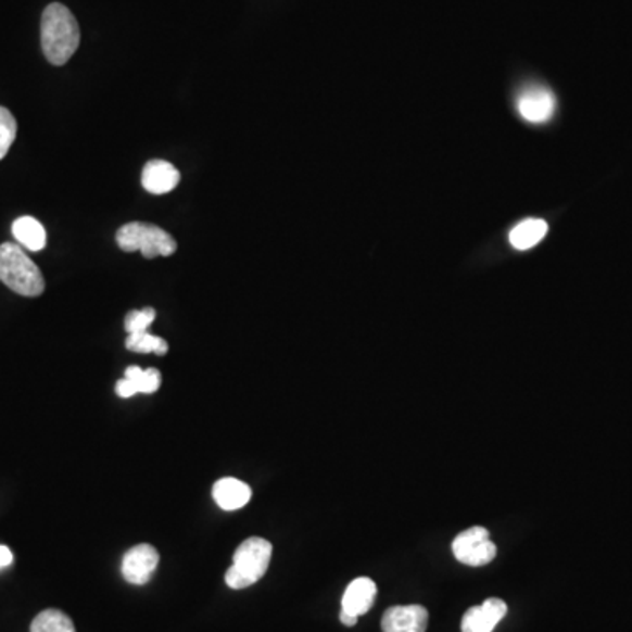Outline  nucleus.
<instances>
[{
	"mask_svg": "<svg viewBox=\"0 0 632 632\" xmlns=\"http://www.w3.org/2000/svg\"><path fill=\"white\" fill-rule=\"evenodd\" d=\"M81 34L79 25L64 4L48 5L41 20V45L51 65H64L78 50Z\"/></svg>",
	"mask_w": 632,
	"mask_h": 632,
	"instance_id": "f257e3e1",
	"label": "nucleus"
},
{
	"mask_svg": "<svg viewBox=\"0 0 632 632\" xmlns=\"http://www.w3.org/2000/svg\"><path fill=\"white\" fill-rule=\"evenodd\" d=\"M0 281L24 298H39L45 292V278L20 244L0 247Z\"/></svg>",
	"mask_w": 632,
	"mask_h": 632,
	"instance_id": "f03ea898",
	"label": "nucleus"
},
{
	"mask_svg": "<svg viewBox=\"0 0 632 632\" xmlns=\"http://www.w3.org/2000/svg\"><path fill=\"white\" fill-rule=\"evenodd\" d=\"M273 545L264 538H250L238 546L232 566L225 574V582L230 589L241 591L257 583L269 568Z\"/></svg>",
	"mask_w": 632,
	"mask_h": 632,
	"instance_id": "7ed1b4c3",
	"label": "nucleus"
},
{
	"mask_svg": "<svg viewBox=\"0 0 632 632\" xmlns=\"http://www.w3.org/2000/svg\"><path fill=\"white\" fill-rule=\"evenodd\" d=\"M119 250L127 253L141 252L144 258L170 257L176 252L175 239L156 225L132 222L116 232Z\"/></svg>",
	"mask_w": 632,
	"mask_h": 632,
	"instance_id": "20e7f679",
	"label": "nucleus"
},
{
	"mask_svg": "<svg viewBox=\"0 0 632 632\" xmlns=\"http://www.w3.org/2000/svg\"><path fill=\"white\" fill-rule=\"evenodd\" d=\"M452 552L458 563L472 566V568L486 566L497 555V548L492 543L485 527H472L468 531L460 532L452 543Z\"/></svg>",
	"mask_w": 632,
	"mask_h": 632,
	"instance_id": "39448f33",
	"label": "nucleus"
},
{
	"mask_svg": "<svg viewBox=\"0 0 632 632\" xmlns=\"http://www.w3.org/2000/svg\"><path fill=\"white\" fill-rule=\"evenodd\" d=\"M557 101L554 92L541 85L523 88L517 99L518 115L522 116L527 124L541 125L551 122Z\"/></svg>",
	"mask_w": 632,
	"mask_h": 632,
	"instance_id": "423d86ee",
	"label": "nucleus"
},
{
	"mask_svg": "<svg viewBox=\"0 0 632 632\" xmlns=\"http://www.w3.org/2000/svg\"><path fill=\"white\" fill-rule=\"evenodd\" d=\"M161 555L152 545H136L122 560V574L132 585H147L156 571Z\"/></svg>",
	"mask_w": 632,
	"mask_h": 632,
	"instance_id": "0eeeda50",
	"label": "nucleus"
},
{
	"mask_svg": "<svg viewBox=\"0 0 632 632\" xmlns=\"http://www.w3.org/2000/svg\"><path fill=\"white\" fill-rule=\"evenodd\" d=\"M429 614L424 606L408 605L389 608L381 619L383 632H426Z\"/></svg>",
	"mask_w": 632,
	"mask_h": 632,
	"instance_id": "6e6552de",
	"label": "nucleus"
},
{
	"mask_svg": "<svg viewBox=\"0 0 632 632\" xmlns=\"http://www.w3.org/2000/svg\"><path fill=\"white\" fill-rule=\"evenodd\" d=\"M508 614V606L501 599H486L483 605L472 606L463 617V632H492Z\"/></svg>",
	"mask_w": 632,
	"mask_h": 632,
	"instance_id": "1a4fd4ad",
	"label": "nucleus"
},
{
	"mask_svg": "<svg viewBox=\"0 0 632 632\" xmlns=\"http://www.w3.org/2000/svg\"><path fill=\"white\" fill-rule=\"evenodd\" d=\"M179 170L165 161L148 162L142 169L141 184L147 192L153 195H164L175 190L179 185Z\"/></svg>",
	"mask_w": 632,
	"mask_h": 632,
	"instance_id": "9d476101",
	"label": "nucleus"
},
{
	"mask_svg": "<svg viewBox=\"0 0 632 632\" xmlns=\"http://www.w3.org/2000/svg\"><path fill=\"white\" fill-rule=\"evenodd\" d=\"M376 592H378V589H376V583L372 582L371 578L363 577L353 580L344 591L343 609L341 611H346L353 617L366 615L375 605Z\"/></svg>",
	"mask_w": 632,
	"mask_h": 632,
	"instance_id": "9b49d317",
	"label": "nucleus"
},
{
	"mask_svg": "<svg viewBox=\"0 0 632 632\" xmlns=\"http://www.w3.org/2000/svg\"><path fill=\"white\" fill-rule=\"evenodd\" d=\"M213 500L225 511H236L250 503L252 489L238 478H222L213 486Z\"/></svg>",
	"mask_w": 632,
	"mask_h": 632,
	"instance_id": "f8f14e48",
	"label": "nucleus"
},
{
	"mask_svg": "<svg viewBox=\"0 0 632 632\" xmlns=\"http://www.w3.org/2000/svg\"><path fill=\"white\" fill-rule=\"evenodd\" d=\"M13 236L20 247L27 248L30 252H41L47 247V230L33 216H22L14 220Z\"/></svg>",
	"mask_w": 632,
	"mask_h": 632,
	"instance_id": "ddd939ff",
	"label": "nucleus"
},
{
	"mask_svg": "<svg viewBox=\"0 0 632 632\" xmlns=\"http://www.w3.org/2000/svg\"><path fill=\"white\" fill-rule=\"evenodd\" d=\"M548 232V224L545 220H523L509 232V243L518 252H526L536 247L541 239Z\"/></svg>",
	"mask_w": 632,
	"mask_h": 632,
	"instance_id": "4468645a",
	"label": "nucleus"
},
{
	"mask_svg": "<svg viewBox=\"0 0 632 632\" xmlns=\"http://www.w3.org/2000/svg\"><path fill=\"white\" fill-rule=\"evenodd\" d=\"M30 632H76V628L64 611L51 608L37 615L30 625Z\"/></svg>",
	"mask_w": 632,
	"mask_h": 632,
	"instance_id": "2eb2a0df",
	"label": "nucleus"
},
{
	"mask_svg": "<svg viewBox=\"0 0 632 632\" xmlns=\"http://www.w3.org/2000/svg\"><path fill=\"white\" fill-rule=\"evenodd\" d=\"M125 346H127L130 352L155 353V355H161V357L169 352V344H167V341L162 340L159 336L150 334L148 330L147 332L129 334Z\"/></svg>",
	"mask_w": 632,
	"mask_h": 632,
	"instance_id": "dca6fc26",
	"label": "nucleus"
},
{
	"mask_svg": "<svg viewBox=\"0 0 632 632\" xmlns=\"http://www.w3.org/2000/svg\"><path fill=\"white\" fill-rule=\"evenodd\" d=\"M125 378L132 380L138 385L139 394H153L161 389L162 376L159 369H141L139 366L127 367Z\"/></svg>",
	"mask_w": 632,
	"mask_h": 632,
	"instance_id": "f3484780",
	"label": "nucleus"
},
{
	"mask_svg": "<svg viewBox=\"0 0 632 632\" xmlns=\"http://www.w3.org/2000/svg\"><path fill=\"white\" fill-rule=\"evenodd\" d=\"M16 132H18V125H16L14 116L11 115V111L0 108V161L10 153L14 139H16Z\"/></svg>",
	"mask_w": 632,
	"mask_h": 632,
	"instance_id": "a211bd4d",
	"label": "nucleus"
},
{
	"mask_svg": "<svg viewBox=\"0 0 632 632\" xmlns=\"http://www.w3.org/2000/svg\"><path fill=\"white\" fill-rule=\"evenodd\" d=\"M156 313L153 307H144V309H136V312H130L125 318V330L129 334H136V332H147L155 321Z\"/></svg>",
	"mask_w": 632,
	"mask_h": 632,
	"instance_id": "6ab92c4d",
	"label": "nucleus"
},
{
	"mask_svg": "<svg viewBox=\"0 0 632 632\" xmlns=\"http://www.w3.org/2000/svg\"><path fill=\"white\" fill-rule=\"evenodd\" d=\"M116 394H118L119 397L129 399L132 397V395L139 394V389L132 380L124 378V380H119L118 383H116Z\"/></svg>",
	"mask_w": 632,
	"mask_h": 632,
	"instance_id": "aec40b11",
	"label": "nucleus"
},
{
	"mask_svg": "<svg viewBox=\"0 0 632 632\" xmlns=\"http://www.w3.org/2000/svg\"><path fill=\"white\" fill-rule=\"evenodd\" d=\"M13 563V552L8 546L0 545V569L8 568Z\"/></svg>",
	"mask_w": 632,
	"mask_h": 632,
	"instance_id": "412c9836",
	"label": "nucleus"
},
{
	"mask_svg": "<svg viewBox=\"0 0 632 632\" xmlns=\"http://www.w3.org/2000/svg\"><path fill=\"white\" fill-rule=\"evenodd\" d=\"M340 619H341V622L344 623V625H349V628H353V625H355V623H357L358 617H353V615L346 614V611H341Z\"/></svg>",
	"mask_w": 632,
	"mask_h": 632,
	"instance_id": "4be33fe9",
	"label": "nucleus"
}]
</instances>
